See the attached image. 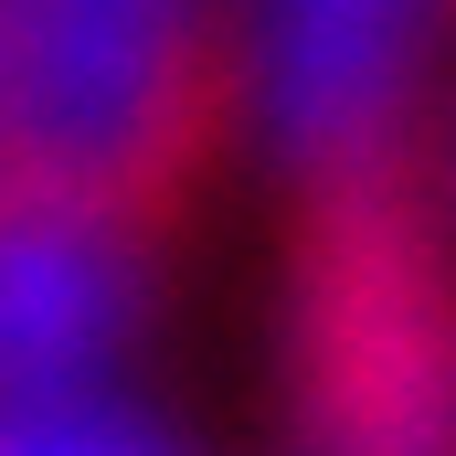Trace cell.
Returning a JSON list of instances; mask_svg holds the SVG:
<instances>
[{"label": "cell", "mask_w": 456, "mask_h": 456, "mask_svg": "<svg viewBox=\"0 0 456 456\" xmlns=\"http://www.w3.org/2000/svg\"><path fill=\"white\" fill-rule=\"evenodd\" d=\"M224 0H0V191H53L138 244L224 159Z\"/></svg>", "instance_id": "6da1fadb"}, {"label": "cell", "mask_w": 456, "mask_h": 456, "mask_svg": "<svg viewBox=\"0 0 456 456\" xmlns=\"http://www.w3.org/2000/svg\"><path fill=\"white\" fill-rule=\"evenodd\" d=\"M308 403L350 436H436V414H456V287L436 233L382 191L340 202L319 233Z\"/></svg>", "instance_id": "7a4b0ae2"}, {"label": "cell", "mask_w": 456, "mask_h": 456, "mask_svg": "<svg viewBox=\"0 0 456 456\" xmlns=\"http://www.w3.org/2000/svg\"><path fill=\"white\" fill-rule=\"evenodd\" d=\"M138 233L53 202V191H0V414L64 403L117 350L138 308Z\"/></svg>", "instance_id": "3957f363"}, {"label": "cell", "mask_w": 456, "mask_h": 456, "mask_svg": "<svg viewBox=\"0 0 456 456\" xmlns=\"http://www.w3.org/2000/svg\"><path fill=\"white\" fill-rule=\"evenodd\" d=\"M446 11H456V0H446Z\"/></svg>", "instance_id": "277c9868"}]
</instances>
